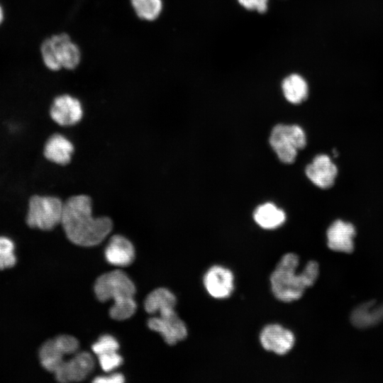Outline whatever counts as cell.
I'll list each match as a JSON object with an SVG mask.
<instances>
[{"label": "cell", "mask_w": 383, "mask_h": 383, "mask_svg": "<svg viewBox=\"0 0 383 383\" xmlns=\"http://www.w3.org/2000/svg\"><path fill=\"white\" fill-rule=\"evenodd\" d=\"M60 223L67 238L84 247L101 243L113 227L109 217L92 216L91 200L83 194L71 196L64 203Z\"/></svg>", "instance_id": "cell-1"}, {"label": "cell", "mask_w": 383, "mask_h": 383, "mask_svg": "<svg viewBox=\"0 0 383 383\" xmlns=\"http://www.w3.org/2000/svg\"><path fill=\"white\" fill-rule=\"evenodd\" d=\"M299 257L292 252L282 256L270 276V284L274 296L283 302L299 299L306 288L311 287L319 274L318 264L309 261L304 269L296 273Z\"/></svg>", "instance_id": "cell-2"}, {"label": "cell", "mask_w": 383, "mask_h": 383, "mask_svg": "<svg viewBox=\"0 0 383 383\" xmlns=\"http://www.w3.org/2000/svg\"><path fill=\"white\" fill-rule=\"evenodd\" d=\"M94 292L101 302L113 300L109 315L114 320L128 319L136 311L137 304L134 299L135 287L122 270H116L99 276L94 284Z\"/></svg>", "instance_id": "cell-3"}, {"label": "cell", "mask_w": 383, "mask_h": 383, "mask_svg": "<svg viewBox=\"0 0 383 383\" xmlns=\"http://www.w3.org/2000/svg\"><path fill=\"white\" fill-rule=\"evenodd\" d=\"M45 65L53 71L62 68L73 70L81 60L79 47L66 33L52 35L45 39L40 47Z\"/></svg>", "instance_id": "cell-4"}, {"label": "cell", "mask_w": 383, "mask_h": 383, "mask_svg": "<svg viewBox=\"0 0 383 383\" xmlns=\"http://www.w3.org/2000/svg\"><path fill=\"white\" fill-rule=\"evenodd\" d=\"M64 203L55 196H32L28 203L26 223L31 228L49 231L61 223Z\"/></svg>", "instance_id": "cell-5"}, {"label": "cell", "mask_w": 383, "mask_h": 383, "mask_svg": "<svg viewBox=\"0 0 383 383\" xmlns=\"http://www.w3.org/2000/svg\"><path fill=\"white\" fill-rule=\"evenodd\" d=\"M270 143L281 162L291 164L297 150L306 146V138L304 130L297 125L277 124L271 131Z\"/></svg>", "instance_id": "cell-6"}, {"label": "cell", "mask_w": 383, "mask_h": 383, "mask_svg": "<svg viewBox=\"0 0 383 383\" xmlns=\"http://www.w3.org/2000/svg\"><path fill=\"white\" fill-rule=\"evenodd\" d=\"M79 342L70 335H61L47 340L39 350L41 365L47 371L54 373L65 357L78 352Z\"/></svg>", "instance_id": "cell-7"}, {"label": "cell", "mask_w": 383, "mask_h": 383, "mask_svg": "<svg viewBox=\"0 0 383 383\" xmlns=\"http://www.w3.org/2000/svg\"><path fill=\"white\" fill-rule=\"evenodd\" d=\"M95 362L87 352H77L65 360L55 371V377L60 382H72L84 380L93 371Z\"/></svg>", "instance_id": "cell-8"}, {"label": "cell", "mask_w": 383, "mask_h": 383, "mask_svg": "<svg viewBox=\"0 0 383 383\" xmlns=\"http://www.w3.org/2000/svg\"><path fill=\"white\" fill-rule=\"evenodd\" d=\"M148 328L161 335L165 343L174 345L187 336L184 322L175 312L159 316H153L148 321Z\"/></svg>", "instance_id": "cell-9"}, {"label": "cell", "mask_w": 383, "mask_h": 383, "mask_svg": "<svg viewBox=\"0 0 383 383\" xmlns=\"http://www.w3.org/2000/svg\"><path fill=\"white\" fill-rule=\"evenodd\" d=\"M260 341L265 350L282 355L292 349L295 338L291 331L281 325L270 324L262 330Z\"/></svg>", "instance_id": "cell-10"}, {"label": "cell", "mask_w": 383, "mask_h": 383, "mask_svg": "<svg viewBox=\"0 0 383 383\" xmlns=\"http://www.w3.org/2000/svg\"><path fill=\"white\" fill-rule=\"evenodd\" d=\"M50 114L52 119L60 126H70L80 121L83 109L77 99L62 94L54 99Z\"/></svg>", "instance_id": "cell-11"}, {"label": "cell", "mask_w": 383, "mask_h": 383, "mask_svg": "<svg viewBox=\"0 0 383 383\" xmlns=\"http://www.w3.org/2000/svg\"><path fill=\"white\" fill-rule=\"evenodd\" d=\"M204 285L213 298L225 299L234 289V276L232 272L220 265L210 267L204 276Z\"/></svg>", "instance_id": "cell-12"}, {"label": "cell", "mask_w": 383, "mask_h": 383, "mask_svg": "<svg viewBox=\"0 0 383 383\" xmlns=\"http://www.w3.org/2000/svg\"><path fill=\"white\" fill-rule=\"evenodd\" d=\"M307 177L321 189L331 187L338 174V169L331 158L323 154L316 155L305 169Z\"/></svg>", "instance_id": "cell-13"}, {"label": "cell", "mask_w": 383, "mask_h": 383, "mask_svg": "<svg viewBox=\"0 0 383 383\" xmlns=\"http://www.w3.org/2000/svg\"><path fill=\"white\" fill-rule=\"evenodd\" d=\"M326 235L328 246L331 250L347 253L353 252L355 228L352 223L336 220L328 228Z\"/></svg>", "instance_id": "cell-14"}, {"label": "cell", "mask_w": 383, "mask_h": 383, "mask_svg": "<svg viewBox=\"0 0 383 383\" xmlns=\"http://www.w3.org/2000/svg\"><path fill=\"white\" fill-rule=\"evenodd\" d=\"M105 258L112 265L126 267L131 265L135 258L133 244L121 235L112 236L105 249Z\"/></svg>", "instance_id": "cell-15"}, {"label": "cell", "mask_w": 383, "mask_h": 383, "mask_svg": "<svg viewBox=\"0 0 383 383\" xmlns=\"http://www.w3.org/2000/svg\"><path fill=\"white\" fill-rule=\"evenodd\" d=\"M74 152L72 143L61 134H53L44 147L45 157L52 162L65 165L71 160Z\"/></svg>", "instance_id": "cell-16"}, {"label": "cell", "mask_w": 383, "mask_h": 383, "mask_svg": "<svg viewBox=\"0 0 383 383\" xmlns=\"http://www.w3.org/2000/svg\"><path fill=\"white\" fill-rule=\"evenodd\" d=\"M353 324L360 328L374 326L383 321V303L368 302L360 305L351 313Z\"/></svg>", "instance_id": "cell-17"}, {"label": "cell", "mask_w": 383, "mask_h": 383, "mask_svg": "<svg viewBox=\"0 0 383 383\" xmlns=\"http://www.w3.org/2000/svg\"><path fill=\"white\" fill-rule=\"evenodd\" d=\"M255 221L265 229H274L282 225L286 220L284 211L272 203H265L256 208L253 213Z\"/></svg>", "instance_id": "cell-18"}, {"label": "cell", "mask_w": 383, "mask_h": 383, "mask_svg": "<svg viewBox=\"0 0 383 383\" xmlns=\"http://www.w3.org/2000/svg\"><path fill=\"white\" fill-rule=\"evenodd\" d=\"M282 88L285 99L294 104L304 101L309 94V87L306 80L298 74H292L287 77L282 82Z\"/></svg>", "instance_id": "cell-19"}, {"label": "cell", "mask_w": 383, "mask_h": 383, "mask_svg": "<svg viewBox=\"0 0 383 383\" xmlns=\"http://www.w3.org/2000/svg\"><path fill=\"white\" fill-rule=\"evenodd\" d=\"M176 304L177 299L174 294L166 288L160 287L147 296L144 307L148 313L154 314L163 309L174 308Z\"/></svg>", "instance_id": "cell-20"}, {"label": "cell", "mask_w": 383, "mask_h": 383, "mask_svg": "<svg viewBox=\"0 0 383 383\" xmlns=\"http://www.w3.org/2000/svg\"><path fill=\"white\" fill-rule=\"evenodd\" d=\"M131 1L137 16L143 20H155L162 11V0H131Z\"/></svg>", "instance_id": "cell-21"}, {"label": "cell", "mask_w": 383, "mask_h": 383, "mask_svg": "<svg viewBox=\"0 0 383 383\" xmlns=\"http://www.w3.org/2000/svg\"><path fill=\"white\" fill-rule=\"evenodd\" d=\"M14 244L6 237L0 236V270L12 267L16 262Z\"/></svg>", "instance_id": "cell-22"}, {"label": "cell", "mask_w": 383, "mask_h": 383, "mask_svg": "<svg viewBox=\"0 0 383 383\" xmlns=\"http://www.w3.org/2000/svg\"><path fill=\"white\" fill-rule=\"evenodd\" d=\"M119 344L117 340L111 335H101L96 342L91 345L93 353L96 355L118 351Z\"/></svg>", "instance_id": "cell-23"}, {"label": "cell", "mask_w": 383, "mask_h": 383, "mask_svg": "<svg viewBox=\"0 0 383 383\" xmlns=\"http://www.w3.org/2000/svg\"><path fill=\"white\" fill-rule=\"evenodd\" d=\"M97 357L101 369L105 372L114 370L123 362V358L117 351L104 353Z\"/></svg>", "instance_id": "cell-24"}, {"label": "cell", "mask_w": 383, "mask_h": 383, "mask_svg": "<svg viewBox=\"0 0 383 383\" xmlns=\"http://www.w3.org/2000/svg\"><path fill=\"white\" fill-rule=\"evenodd\" d=\"M241 6L248 10L264 13L267 9L268 0H238Z\"/></svg>", "instance_id": "cell-25"}, {"label": "cell", "mask_w": 383, "mask_h": 383, "mask_svg": "<svg viewBox=\"0 0 383 383\" xmlns=\"http://www.w3.org/2000/svg\"><path fill=\"white\" fill-rule=\"evenodd\" d=\"M125 381L124 376L121 373H113L109 375L96 377L93 379L95 383H122Z\"/></svg>", "instance_id": "cell-26"}, {"label": "cell", "mask_w": 383, "mask_h": 383, "mask_svg": "<svg viewBox=\"0 0 383 383\" xmlns=\"http://www.w3.org/2000/svg\"><path fill=\"white\" fill-rule=\"evenodd\" d=\"M3 18H4V13H3L2 8L0 6V24L1 23Z\"/></svg>", "instance_id": "cell-27"}]
</instances>
